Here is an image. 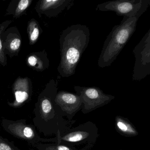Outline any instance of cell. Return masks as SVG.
<instances>
[{"mask_svg":"<svg viewBox=\"0 0 150 150\" xmlns=\"http://www.w3.org/2000/svg\"><path fill=\"white\" fill-rule=\"evenodd\" d=\"M57 86L54 81L40 95L35 103L33 119L34 126L45 136L60 135L71 128L76 121H69L64 116L55 100Z\"/></svg>","mask_w":150,"mask_h":150,"instance_id":"1","label":"cell"},{"mask_svg":"<svg viewBox=\"0 0 150 150\" xmlns=\"http://www.w3.org/2000/svg\"><path fill=\"white\" fill-rule=\"evenodd\" d=\"M90 30L86 25L74 24L63 30L60 35L61 60L58 71L63 78L75 73L81 56L90 40Z\"/></svg>","mask_w":150,"mask_h":150,"instance_id":"2","label":"cell"},{"mask_svg":"<svg viewBox=\"0 0 150 150\" xmlns=\"http://www.w3.org/2000/svg\"><path fill=\"white\" fill-rule=\"evenodd\" d=\"M139 18L123 17L120 24L114 26L104 41L97 63L99 67H108L116 59L135 32Z\"/></svg>","mask_w":150,"mask_h":150,"instance_id":"3","label":"cell"},{"mask_svg":"<svg viewBox=\"0 0 150 150\" xmlns=\"http://www.w3.org/2000/svg\"><path fill=\"white\" fill-rule=\"evenodd\" d=\"M99 135L96 125L88 121L70 128L52 139L53 143L74 147L78 150H91L96 143Z\"/></svg>","mask_w":150,"mask_h":150,"instance_id":"4","label":"cell"},{"mask_svg":"<svg viewBox=\"0 0 150 150\" xmlns=\"http://www.w3.org/2000/svg\"><path fill=\"white\" fill-rule=\"evenodd\" d=\"M1 124L7 132L19 139L26 141L33 147L39 143H53L52 138H43L40 137L36 127L32 125L27 124L25 119L14 121L3 118Z\"/></svg>","mask_w":150,"mask_h":150,"instance_id":"5","label":"cell"},{"mask_svg":"<svg viewBox=\"0 0 150 150\" xmlns=\"http://www.w3.org/2000/svg\"><path fill=\"white\" fill-rule=\"evenodd\" d=\"M150 6V0H115L99 4L96 11H112L117 16L140 17Z\"/></svg>","mask_w":150,"mask_h":150,"instance_id":"6","label":"cell"},{"mask_svg":"<svg viewBox=\"0 0 150 150\" xmlns=\"http://www.w3.org/2000/svg\"><path fill=\"white\" fill-rule=\"evenodd\" d=\"M74 88L76 94L80 97L82 102L81 111L85 115L108 104L115 98L114 96L104 93L96 87L74 86Z\"/></svg>","mask_w":150,"mask_h":150,"instance_id":"7","label":"cell"},{"mask_svg":"<svg viewBox=\"0 0 150 150\" xmlns=\"http://www.w3.org/2000/svg\"><path fill=\"white\" fill-rule=\"evenodd\" d=\"M135 62L132 71L133 81H140L150 74V29L134 47Z\"/></svg>","mask_w":150,"mask_h":150,"instance_id":"8","label":"cell"},{"mask_svg":"<svg viewBox=\"0 0 150 150\" xmlns=\"http://www.w3.org/2000/svg\"><path fill=\"white\" fill-rule=\"evenodd\" d=\"M55 101L61 109L64 116L69 121L74 120V116L81 109L80 97L73 93L65 91L57 92Z\"/></svg>","mask_w":150,"mask_h":150,"instance_id":"9","label":"cell"},{"mask_svg":"<svg viewBox=\"0 0 150 150\" xmlns=\"http://www.w3.org/2000/svg\"><path fill=\"white\" fill-rule=\"evenodd\" d=\"M15 100L13 102H8V104L14 108H21L30 100L31 91L26 83H17L13 89Z\"/></svg>","mask_w":150,"mask_h":150,"instance_id":"10","label":"cell"},{"mask_svg":"<svg viewBox=\"0 0 150 150\" xmlns=\"http://www.w3.org/2000/svg\"><path fill=\"white\" fill-rule=\"evenodd\" d=\"M74 0H55L44 1L42 4V9L48 16H56L64 11L66 8H69L73 5Z\"/></svg>","mask_w":150,"mask_h":150,"instance_id":"11","label":"cell"},{"mask_svg":"<svg viewBox=\"0 0 150 150\" xmlns=\"http://www.w3.org/2000/svg\"><path fill=\"white\" fill-rule=\"evenodd\" d=\"M115 127L117 132L124 137H134L139 134L138 132L129 120L121 116H116Z\"/></svg>","mask_w":150,"mask_h":150,"instance_id":"12","label":"cell"},{"mask_svg":"<svg viewBox=\"0 0 150 150\" xmlns=\"http://www.w3.org/2000/svg\"><path fill=\"white\" fill-rule=\"evenodd\" d=\"M34 147L38 150H78L74 147L57 143H39Z\"/></svg>","mask_w":150,"mask_h":150,"instance_id":"13","label":"cell"},{"mask_svg":"<svg viewBox=\"0 0 150 150\" xmlns=\"http://www.w3.org/2000/svg\"><path fill=\"white\" fill-rule=\"evenodd\" d=\"M0 150H21L13 143L0 135Z\"/></svg>","mask_w":150,"mask_h":150,"instance_id":"14","label":"cell"},{"mask_svg":"<svg viewBox=\"0 0 150 150\" xmlns=\"http://www.w3.org/2000/svg\"><path fill=\"white\" fill-rule=\"evenodd\" d=\"M39 30L36 25H32L30 28V39L32 42H34L38 38Z\"/></svg>","mask_w":150,"mask_h":150,"instance_id":"15","label":"cell"},{"mask_svg":"<svg viewBox=\"0 0 150 150\" xmlns=\"http://www.w3.org/2000/svg\"><path fill=\"white\" fill-rule=\"evenodd\" d=\"M29 0H21L18 4V6L16 10V15L21 14L26 8L28 7L30 2Z\"/></svg>","mask_w":150,"mask_h":150,"instance_id":"16","label":"cell"},{"mask_svg":"<svg viewBox=\"0 0 150 150\" xmlns=\"http://www.w3.org/2000/svg\"><path fill=\"white\" fill-rule=\"evenodd\" d=\"M21 39L20 38H16L14 39L11 42L10 44V48L12 50H16L20 48L21 45Z\"/></svg>","mask_w":150,"mask_h":150,"instance_id":"17","label":"cell"},{"mask_svg":"<svg viewBox=\"0 0 150 150\" xmlns=\"http://www.w3.org/2000/svg\"><path fill=\"white\" fill-rule=\"evenodd\" d=\"M28 62L31 66L35 67L37 63V59L33 56H30L28 58Z\"/></svg>","mask_w":150,"mask_h":150,"instance_id":"18","label":"cell"},{"mask_svg":"<svg viewBox=\"0 0 150 150\" xmlns=\"http://www.w3.org/2000/svg\"><path fill=\"white\" fill-rule=\"evenodd\" d=\"M2 50V43H1V40L0 39V51Z\"/></svg>","mask_w":150,"mask_h":150,"instance_id":"19","label":"cell"},{"mask_svg":"<svg viewBox=\"0 0 150 150\" xmlns=\"http://www.w3.org/2000/svg\"></svg>","mask_w":150,"mask_h":150,"instance_id":"20","label":"cell"}]
</instances>
